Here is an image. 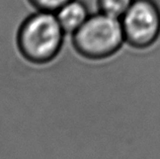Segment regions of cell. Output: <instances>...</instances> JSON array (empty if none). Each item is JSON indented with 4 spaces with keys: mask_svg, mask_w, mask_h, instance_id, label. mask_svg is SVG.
Instances as JSON below:
<instances>
[{
    "mask_svg": "<svg viewBox=\"0 0 160 159\" xmlns=\"http://www.w3.org/2000/svg\"><path fill=\"white\" fill-rule=\"evenodd\" d=\"M66 33L56 14L36 11L24 19L18 33L22 55L32 63H47L56 57L64 44Z\"/></svg>",
    "mask_w": 160,
    "mask_h": 159,
    "instance_id": "obj_1",
    "label": "cell"
},
{
    "mask_svg": "<svg viewBox=\"0 0 160 159\" xmlns=\"http://www.w3.org/2000/svg\"><path fill=\"white\" fill-rule=\"evenodd\" d=\"M71 39L78 53L90 59L112 55L126 41L121 19L102 12L90 14Z\"/></svg>",
    "mask_w": 160,
    "mask_h": 159,
    "instance_id": "obj_2",
    "label": "cell"
},
{
    "mask_svg": "<svg viewBox=\"0 0 160 159\" xmlns=\"http://www.w3.org/2000/svg\"><path fill=\"white\" fill-rule=\"evenodd\" d=\"M125 40L137 47H145L160 32V10L152 0H134L121 18Z\"/></svg>",
    "mask_w": 160,
    "mask_h": 159,
    "instance_id": "obj_3",
    "label": "cell"
},
{
    "mask_svg": "<svg viewBox=\"0 0 160 159\" xmlns=\"http://www.w3.org/2000/svg\"><path fill=\"white\" fill-rule=\"evenodd\" d=\"M55 14L66 35H73L86 22L90 15V11L81 0H71L64 4Z\"/></svg>",
    "mask_w": 160,
    "mask_h": 159,
    "instance_id": "obj_4",
    "label": "cell"
},
{
    "mask_svg": "<svg viewBox=\"0 0 160 159\" xmlns=\"http://www.w3.org/2000/svg\"><path fill=\"white\" fill-rule=\"evenodd\" d=\"M134 0H98L99 12L117 18H122Z\"/></svg>",
    "mask_w": 160,
    "mask_h": 159,
    "instance_id": "obj_5",
    "label": "cell"
},
{
    "mask_svg": "<svg viewBox=\"0 0 160 159\" xmlns=\"http://www.w3.org/2000/svg\"><path fill=\"white\" fill-rule=\"evenodd\" d=\"M37 11L56 12L60 8L71 0H28Z\"/></svg>",
    "mask_w": 160,
    "mask_h": 159,
    "instance_id": "obj_6",
    "label": "cell"
}]
</instances>
